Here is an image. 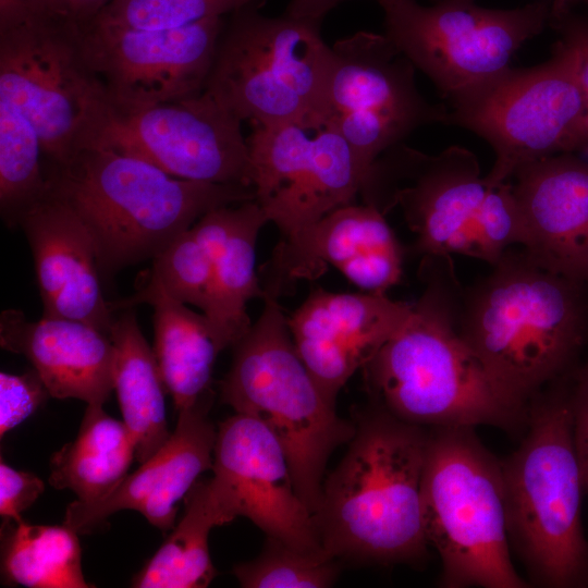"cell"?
Instances as JSON below:
<instances>
[{"label": "cell", "mask_w": 588, "mask_h": 588, "mask_svg": "<svg viewBox=\"0 0 588 588\" xmlns=\"http://www.w3.org/2000/svg\"><path fill=\"white\" fill-rule=\"evenodd\" d=\"M424 277L427 286L406 320L362 369L368 392L383 411L421 427L515 428L526 400L460 334L453 286L431 270Z\"/></svg>", "instance_id": "6da1fadb"}, {"label": "cell", "mask_w": 588, "mask_h": 588, "mask_svg": "<svg viewBox=\"0 0 588 588\" xmlns=\"http://www.w3.org/2000/svg\"><path fill=\"white\" fill-rule=\"evenodd\" d=\"M355 426L314 515L322 549L336 560L416 563L429 546L421 501L429 433L379 406Z\"/></svg>", "instance_id": "7a4b0ae2"}, {"label": "cell", "mask_w": 588, "mask_h": 588, "mask_svg": "<svg viewBox=\"0 0 588 588\" xmlns=\"http://www.w3.org/2000/svg\"><path fill=\"white\" fill-rule=\"evenodd\" d=\"M46 176L85 224L105 281L154 259L207 212L255 199L252 187L179 179L101 145L82 149Z\"/></svg>", "instance_id": "3957f363"}, {"label": "cell", "mask_w": 588, "mask_h": 588, "mask_svg": "<svg viewBox=\"0 0 588 588\" xmlns=\"http://www.w3.org/2000/svg\"><path fill=\"white\" fill-rule=\"evenodd\" d=\"M468 295L457 329L509 390L527 400L564 370L584 342V283L507 249Z\"/></svg>", "instance_id": "277c9868"}, {"label": "cell", "mask_w": 588, "mask_h": 588, "mask_svg": "<svg viewBox=\"0 0 588 588\" xmlns=\"http://www.w3.org/2000/svg\"><path fill=\"white\" fill-rule=\"evenodd\" d=\"M359 194L384 216L399 207L424 257L458 254L492 264L515 232L511 182L488 186L476 156L458 146L428 155L395 145L372 163Z\"/></svg>", "instance_id": "5b68a950"}, {"label": "cell", "mask_w": 588, "mask_h": 588, "mask_svg": "<svg viewBox=\"0 0 588 588\" xmlns=\"http://www.w3.org/2000/svg\"><path fill=\"white\" fill-rule=\"evenodd\" d=\"M260 317L233 346L221 401L260 421L281 444L295 489L316 514L327 462L356 426L336 414L299 357L278 297L266 295Z\"/></svg>", "instance_id": "8992f818"}, {"label": "cell", "mask_w": 588, "mask_h": 588, "mask_svg": "<svg viewBox=\"0 0 588 588\" xmlns=\"http://www.w3.org/2000/svg\"><path fill=\"white\" fill-rule=\"evenodd\" d=\"M510 544L539 584L568 587L588 574L583 477L571 401L538 404L520 445L501 462Z\"/></svg>", "instance_id": "52a82bcc"}, {"label": "cell", "mask_w": 588, "mask_h": 588, "mask_svg": "<svg viewBox=\"0 0 588 588\" xmlns=\"http://www.w3.org/2000/svg\"><path fill=\"white\" fill-rule=\"evenodd\" d=\"M428 543L448 588H524L511 560L501 462L474 428H434L421 486Z\"/></svg>", "instance_id": "ba28073f"}, {"label": "cell", "mask_w": 588, "mask_h": 588, "mask_svg": "<svg viewBox=\"0 0 588 588\" xmlns=\"http://www.w3.org/2000/svg\"><path fill=\"white\" fill-rule=\"evenodd\" d=\"M260 8L231 14L205 90L250 124L322 119L332 48L321 24L267 16Z\"/></svg>", "instance_id": "9c48e42d"}, {"label": "cell", "mask_w": 588, "mask_h": 588, "mask_svg": "<svg viewBox=\"0 0 588 588\" xmlns=\"http://www.w3.org/2000/svg\"><path fill=\"white\" fill-rule=\"evenodd\" d=\"M448 101L446 125L475 133L494 151L483 176L490 187L509 182L534 161L572 152L588 136L577 53L562 38L546 62L510 65Z\"/></svg>", "instance_id": "30bf717a"}, {"label": "cell", "mask_w": 588, "mask_h": 588, "mask_svg": "<svg viewBox=\"0 0 588 588\" xmlns=\"http://www.w3.org/2000/svg\"><path fill=\"white\" fill-rule=\"evenodd\" d=\"M0 97L34 124L51 167L93 146L114 110L87 61L83 28L52 17L0 32Z\"/></svg>", "instance_id": "8fae6325"}, {"label": "cell", "mask_w": 588, "mask_h": 588, "mask_svg": "<svg viewBox=\"0 0 588 588\" xmlns=\"http://www.w3.org/2000/svg\"><path fill=\"white\" fill-rule=\"evenodd\" d=\"M384 35L448 100L510 66L515 52L540 34L553 0L500 10L475 0H381Z\"/></svg>", "instance_id": "7c38bea8"}, {"label": "cell", "mask_w": 588, "mask_h": 588, "mask_svg": "<svg viewBox=\"0 0 588 588\" xmlns=\"http://www.w3.org/2000/svg\"><path fill=\"white\" fill-rule=\"evenodd\" d=\"M331 48L322 120L348 142L367 171L417 128L446 124L448 107L420 94L415 65L384 34L357 32Z\"/></svg>", "instance_id": "4fadbf2b"}, {"label": "cell", "mask_w": 588, "mask_h": 588, "mask_svg": "<svg viewBox=\"0 0 588 588\" xmlns=\"http://www.w3.org/2000/svg\"><path fill=\"white\" fill-rule=\"evenodd\" d=\"M252 126L247 142L254 200L282 237L355 203L368 171L328 122Z\"/></svg>", "instance_id": "5bb4252c"}, {"label": "cell", "mask_w": 588, "mask_h": 588, "mask_svg": "<svg viewBox=\"0 0 588 588\" xmlns=\"http://www.w3.org/2000/svg\"><path fill=\"white\" fill-rule=\"evenodd\" d=\"M242 121L207 90L138 108L113 110L98 140L189 181L252 187Z\"/></svg>", "instance_id": "9a60e30c"}, {"label": "cell", "mask_w": 588, "mask_h": 588, "mask_svg": "<svg viewBox=\"0 0 588 588\" xmlns=\"http://www.w3.org/2000/svg\"><path fill=\"white\" fill-rule=\"evenodd\" d=\"M224 26L221 16L167 29L91 22L83 45L114 110H134L204 91Z\"/></svg>", "instance_id": "2e32d148"}, {"label": "cell", "mask_w": 588, "mask_h": 588, "mask_svg": "<svg viewBox=\"0 0 588 588\" xmlns=\"http://www.w3.org/2000/svg\"><path fill=\"white\" fill-rule=\"evenodd\" d=\"M403 259L385 216L371 205L353 203L282 237L258 275L265 296L278 298L298 280L321 277L328 267L363 292L385 294L400 282Z\"/></svg>", "instance_id": "e0dca14e"}, {"label": "cell", "mask_w": 588, "mask_h": 588, "mask_svg": "<svg viewBox=\"0 0 588 588\" xmlns=\"http://www.w3.org/2000/svg\"><path fill=\"white\" fill-rule=\"evenodd\" d=\"M211 469L237 516L297 550H323L315 516L295 489L287 457L260 421L235 413L220 422Z\"/></svg>", "instance_id": "ac0fdd59"}, {"label": "cell", "mask_w": 588, "mask_h": 588, "mask_svg": "<svg viewBox=\"0 0 588 588\" xmlns=\"http://www.w3.org/2000/svg\"><path fill=\"white\" fill-rule=\"evenodd\" d=\"M413 304L377 293L311 292L287 318L295 348L323 395L363 369L411 314Z\"/></svg>", "instance_id": "d6986e66"}, {"label": "cell", "mask_w": 588, "mask_h": 588, "mask_svg": "<svg viewBox=\"0 0 588 588\" xmlns=\"http://www.w3.org/2000/svg\"><path fill=\"white\" fill-rule=\"evenodd\" d=\"M213 400L177 412L168 441L100 499L76 500L65 510L64 524L89 531L121 510L139 512L163 532L175 526L177 505L199 476L212 468L217 428L208 418Z\"/></svg>", "instance_id": "ffe728a7"}, {"label": "cell", "mask_w": 588, "mask_h": 588, "mask_svg": "<svg viewBox=\"0 0 588 588\" xmlns=\"http://www.w3.org/2000/svg\"><path fill=\"white\" fill-rule=\"evenodd\" d=\"M19 226L33 254L42 317L82 321L109 334L113 309L102 293L95 244L76 211L48 181Z\"/></svg>", "instance_id": "44dd1931"}, {"label": "cell", "mask_w": 588, "mask_h": 588, "mask_svg": "<svg viewBox=\"0 0 588 588\" xmlns=\"http://www.w3.org/2000/svg\"><path fill=\"white\" fill-rule=\"evenodd\" d=\"M512 179L522 248L543 268L588 282V166L564 152L534 161Z\"/></svg>", "instance_id": "7402d4cb"}, {"label": "cell", "mask_w": 588, "mask_h": 588, "mask_svg": "<svg viewBox=\"0 0 588 588\" xmlns=\"http://www.w3.org/2000/svg\"><path fill=\"white\" fill-rule=\"evenodd\" d=\"M0 344L33 364L52 397L103 405L114 390V344L90 324L52 317L29 321L20 310H3Z\"/></svg>", "instance_id": "603a6c76"}, {"label": "cell", "mask_w": 588, "mask_h": 588, "mask_svg": "<svg viewBox=\"0 0 588 588\" xmlns=\"http://www.w3.org/2000/svg\"><path fill=\"white\" fill-rule=\"evenodd\" d=\"M267 222L255 200L216 208L197 221L213 250L212 292L204 316L219 352L234 346L252 327L248 301L265 297L256 242Z\"/></svg>", "instance_id": "cb8c5ba5"}, {"label": "cell", "mask_w": 588, "mask_h": 588, "mask_svg": "<svg viewBox=\"0 0 588 588\" xmlns=\"http://www.w3.org/2000/svg\"><path fill=\"white\" fill-rule=\"evenodd\" d=\"M136 294L112 309L149 304L154 308L155 355L176 412L213 400L211 373L220 353L204 314L169 297L159 286L140 281Z\"/></svg>", "instance_id": "d4e9b609"}, {"label": "cell", "mask_w": 588, "mask_h": 588, "mask_svg": "<svg viewBox=\"0 0 588 588\" xmlns=\"http://www.w3.org/2000/svg\"><path fill=\"white\" fill-rule=\"evenodd\" d=\"M183 501L182 518L134 576L132 587L205 588L215 578L217 572L210 560L208 537L213 527L237 517L233 502L213 477L197 480Z\"/></svg>", "instance_id": "484cf974"}, {"label": "cell", "mask_w": 588, "mask_h": 588, "mask_svg": "<svg viewBox=\"0 0 588 588\" xmlns=\"http://www.w3.org/2000/svg\"><path fill=\"white\" fill-rule=\"evenodd\" d=\"M114 318L109 335L114 344V390L123 422L142 464L170 438L166 417L167 393L155 352L138 326L132 308Z\"/></svg>", "instance_id": "4316f807"}, {"label": "cell", "mask_w": 588, "mask_h": 588, "mask_svg": "<svg viewBox=\"0 0 588 588\" xmlns=\"http://www.w3.org/2000/svg\"><path fill=\"white\" fill-rule=\"evenodd\" d=\"M134 458L135 445L125 424L109 416L102 404H87L75 440L51 457L49 483L72 490L79 501H94L126 476Z\"/></svg>", "instance_id": "83f0119b"}, {"label": "cell", "mask_w": 588, "mask_h": 588, "mask_svg": "<svg viewBox=\"0 0 588 588\" xmlns=\"http://www.w3.org/2000/svg\"><path fill=\"white\" fill-rule=\"evenodd\" d=\"M77 531L62 526L4 519L1 527L2 581L29 588H88Z\"/></svg>", "instance_id": "f1b7e54d"}, {"label": "cell", "mask_w": 588, "mask_h": 588, "mask_svg": "<svg viewBox=\"0 0 588 588\" xmlns=\"http://www.w3.org/2000/svg\"><path fill=\"white\" fill-rule=\"evenodd\" d=\"M44 154L34 124L9 100L0 97V211L15 228L25 211L47 189L40 164Z\"/></svg>", "instance_id": "f546056e"}, {"label": "cell", "mask_w": 588, "mask_h": 588, "mask_svg": "<svg viewBox=\"0 0 588 588\" xmlns=\"http://www.w3.org/2000/svg\"><path fill=\"white\" fill-rule=\"evenodd\" d=\"M140 281L159 286L169 297L207 310L213 283V250L196 222L154 259Z\"/></svg>", "instance_id": "4dcf8cb0"}, {"label": "cell", "mask_w": 588, "mask_h": 588, "mask_svg": "<svg viewBox=\"0 0 588 588\" xmlns=\"http://www.w3.org/2000/svg\"><path fill=\"white\" fill-rule=\"evenodd\" d=\"M336 561L324 550L305 552L267 537L259 555L234 565L232 572L245 588H327L339 575Z\"/></svg>", "instance_id": "1f68e13d"}, {"label": "cell", "mask_w": 588, "mask_h": 588, "mask_svg": "<svg viewBox=\"0 0 588 588\" xmlns=\"http://www.w3.org/2000/svg\"><path fill=\"white\" fill-rule=\"evenodd\" d=\"M266 0H111L93 21L132 29H167L262 5ZM91 23V22H90Z\"/></svg>", "instance_id": "d6a6232c"}, {"label": "cell", "mask_w": 588, "mask_h": 588, "mask_svg": "<svg viewBox=\"0 0 588 588\" xmlns=\"http://www.w3.org/2000/svg\"><path fill=\"white\" fill-rule=\"evenodd\" d=\"M50 393L34 369L22 375L0 372V436L28 418Z\"/></svg>", "instance_id": "836d02e7"}, {"label": "cell", "mask_w": 588, "mask_h": 588, "mask_svg": "<svg viewBox=\"0 0 588 588\" xmlns=\"http://www.w3.org/2000/svg\"><path fill=\"white\" fill-rule=\"evenodd\" d=\"M45 485L32 473L17 470L1 458L0 515L4 519L23 520L22 513L44 492Z\"/></svg>", "instance_id": "e575fe53"}, {"label": "cell", "mask_w": 588, "mask_h": 588, "mask_svg": "<svg viewBox=\"0 0 588 588\" xmlns=\"http://www.w3.org/2000/svg\"><path fill=\"white\" fill-rule=\"evenodd\" d=\"M549 24L561 38L575 49L578 59V74L586 98V131L588 134V20L572 14L571 9L553 10Z\"/></svg>", "instance_id": "d590c367"}, {"label": "cell", "mask_w": 588, "mask_h": 588, "mask_svg": "<svg viewBox=\"0 0 588 588\" xmlns=\"http://www.w3.org/2000/svg\"><path fill=\"white\" fill-rule=\"evenodd\" d=\"M111 0H36L37 16L74 23L82 28L93 22Z\"/></svg>", "instance_id": "8d00e7d4"}, {"label": "cell", "mask_w": 588, "mask_h": 588, "mask_svg": "<svg viewBox=\"0 0 588 588\" xmlns=\"http://www.w3.org/2000/svg\"><path fill=\"white\" fill-rule=\"evenodd\" d=\"M572 404L573 439L578 458L584 489L588 493V365L579 378Z\"/></svg>", "instance_id": "74e56055"}, {"label": "cell", "mask_w": 588, "mask_h": 588, "mask_svg": "<svg viewBox=\"0 0 588 588\" xmlns=\"http://www.w3.org/2000/svg\"><path fill=\"white\" fill-rule=\"evenodd\" d=\"M36 15V0H0V32L35 20Z\"/></svg>", "instance_id": "f35d334b"}, {"label": "cell", "mask_w": 588, "mask_h": 588, "mask_svg": "<svg viewBox=\"0 0 588 588\" xmlns=\"http://www.w3.org/2000/svg\"><path fill=\"white\" fill-rule=\"evenodd\" d=\"M344 0H290L284 14L321 24L328 13ZM379 3L381 0H373Z\"/></svg>", "instance_id": "ab89813d"}, {"label": "cell", "mask_w": 588, "mask_h": 588, "mask_svg": "<svg viewBox=\"0 0 588 588\" xmlns=\"http://www.w3.org/2000/svg\"><path fill=\"white\" fill-rule=\"evenodd\" d=\"M571 154L588 166V136H586Z\"/></svg>", "instance_id": "60d3db41"}, {"label": "cell", "mask_w": 588, "mask_h": 588, "mask_svg": "<svg viewBox=\"0 0 588 588\" xmlns=\"http://www.w3.org/2000/svg\"><path fill=\"white\" fill-rule=\"evenodd\" d=\"M439 0H431V2ZM579 0H553V8L558 10L572 9V7Z\"/></svg>", "instance_id": "b9f144b4"}, {"label": "cell", "mask_w": 588, "mask_h": 588, "mask_svg": "<svg viewBox=\"0 0 588 588\" xmlns=\"http://www.w3.org/2000/svg\"><path fill=\"white\" fill-rule=\"evenodd\" d=\"M588 2V0H586Z\"/></svg>", "instance_id": "7bdbcfd3"}]
</instances>
